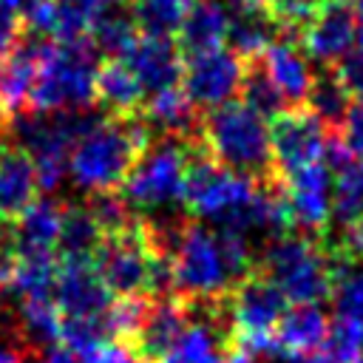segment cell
Listing matches in <instances>:
<instances>
[{"label":"cell","instance_id":"obj_25","mask_svg":"<svg viewBox=\"0 0 363 363\" xmlns=\"http://www.w3.org/2000/svg\"><path fill=\"white\" fill-rule=\"evenodd\" d=\"M88 37H91V43H94V48L99 51L102 60H125L128 51L139 40V28L133 23L130 6L111 3L102 11V17L94 23Z\"/></svg>","mask_w":363,"mask_h":363},{"label":"cell","instance_id":"obj_32","mask_svg":"<svg viewBox=\"0 0 363 363\" xmlns=\"http://www.w3.org/2000/svg\"><path fill=\"white\" fill-rule=\"evenodd\" d=\"M88 207V213L94 216L102 238L122 233L128 224H133V218L139 213H133L130 201L122 196V190H99V193H88V199L82 201Z\"/></svg>","mask_w":363,"mask_h":363},{"label":"cell","instance_id":"obj_43","mask_svg":"<svg viewBox=\"0 0 363 363\" xmlns=\"http://www.w3.org/2000/svg\"><path fill=\"white\" fill-rule=\"evenodd\" d=\"M354 11H357V43L363 45V0H354Z\"/></svg>","mask_w":363,"mask_h":363},{"label":"cell","instance_id":"obj_16","mask_svg":"<svg viewBox=\"0 0 363 363\" xmlns=\"http://www.w3.org/2000/svg\"><path fill=\"white\" fill-rule=\"evenodd\" d=\"M40 199V179L28 150L0 139V221L14 224Z\"/></svg>","mask_w":363,"mask_h":363},{"label":"cell","instance_id":"obj_28","mask_svg":"<svg viewBox=\"0 0 363 363\" xmlns=\"http://www.w3.org/2000/svg\"><path fill=\"white\" fill-rule=\"evenodd\" d=\"M193 0H133L130 14L142 37L176 40Z\"/></svg>","mask_w":363,"mask_h":363},{"label":"cell","instance_id":"obj_21","mask_svg":"<svg viewBox=\"0 0 363 363\" xmlns=\"http://www.w3.org/2000/svg\"><path fill=\"white\" fill-rule=\"evenodd\" d=\"M227 28H230V17L224 14V9L216 0H193L179 34H176V45L182 51L184 60L224 48L227 43Z\"/></svg>","mask_w":363,"mask_h":363},{"label":"cell","instance_id":"obj_7","mask_svg":"<svg viewBox=\"0 0 363 363\" xmlns=\"http://www.w3.org/2000/svg\"><path fill=\"white\" fill-rule=\"evenodd\" d=\"M150 264L153 247L145 216H136L122 233L105 235L94 255V267L113 298L150 295Z\"/></svg>","mask_w":363,"mask_h":363},{"label":"cell","instance_id":"obj_26","mask_svg":"<svg viewBox=\"0 0 363 363\" xmlns=\"http://www.w3.org/2000/svg\"><path fill=\"white\" fill-rule=\"evenodd\" d=\"M352 102L354 99L346 94V88L337 82V77H335V71L329 65L323 71H315V85L309 91L306 108L318 116V122L323 125L326 136H340Z\"/></svg>","mask_w":363,"mask_h":363},{"label":"cell","instance_id":"obj_2","mask_svg":"<svg viewBox=\"0 0 363 363\" xmlns=\"http://www.w3.org/2000/svg\"><path fill=\"white\" fill-rule=\"evenodd\" d=\"M156 130L136 119H99L71 150L68 170L88 193L122 190L125 179L153 145Z\"/></svg>","mask_w":363,"mask_h":363},{"label":"cell","instance_id":"obj_41","mask_svg":"<svg viewBox=\"0 0 363 363\" xmlns=\"http://www.w3.org/2000/svg\"><path fill=\"white\" fill-rule=\"evenodd\" d=\"M34 349H28V346H0V363H26L28 360V354H31Z\"/></svg>","mask_w":363,"mask_h":363},{"label":"cell","instance_id":"obj_19","mask_svg":"<svg viewBox=\"0 0 363 363\" xmlns=\"http://www.w3.org/2000/svg\"><path fill=\"white\" fill-rule=\"evenodd\" d=\"M329 318L320 306H292L281 318L272 332V354H284L286 360L318 354L329 335Z\"/></svg>","mask_w":363,"mask_h":363},{"label":"cell","instance_id":"obj_12","mask_svg":"<svg viewBox=\"0 0 363 363\" xmlns=\"http://www.w3.org/2000/svg\"><path fill=\"white\" fill-rule=\"evenodd\" d=\"M286 201L295 221V233L320 238L332 218V173L323 162H315L286 179Z\"/></svg>","mask_w":363,"mask_h":363},{"label":"cell","instance_id":"obj_30","mask_svg":"<svg viewBox=\"0 0 363 363\" xmlns=\"http://www.w3.org/2000/svg\"><path fill=\"white\" fill-rule=\"evenodd\" d=\"M113 0H54V40L88 37L94 23Z\"/></svg>","mask_w":363,"mask_h":363},{"label":"cell","instance_id":"obj_27","mask_svg":"<svg viewBox=\"0 0 363 363\" xmlns=\"http://www.w3.org/2000/svg\"><path fill=\"white\" fill-rule=\"evenodd\" d=\"M278 37H281V31L275 28V23L267 17V11H264V9L238 11V14L230 20L224 48H230L238 60L264 57V54H267V48H269Z\"/></svg>","mask_w":363,"mask_h":363},{"label":"cell","instance_id":"obj_11","mask_svg":"<svg viewBox=\"0 0 363 363\" xmlns=\"http://www.w3.org/2000/svg\"><path fill=\"white\" fill-rule=\"evenodd\" d=\"M45 43L48 37L26 31L14 45V51L0 62V133H9V128L23 113H28Z\"/></svg>","mask_w":363,"mask_h":363},{"label":"cell","instance_id":"obj_14","mask_svg":"<svg viewBox=\"0 0 363 363\" xmlns=\"http://www.w3.org/2000/svg\"><path fill=\"white\" fill-rule=\"evenodd\" d=\"M357 43V11L354 0H326L315 20L301 31L298 45L309 60L335 62Z\"/></svg>","mask_w":363,"mask_h":363},{"label":"cell","instance_id":"obj_22","mask_svg":"<svg viewBox=\"0 0 363 363\" xmlns=\"http://www.w3.org/2000/svg\"><path fill=\"white\" fill-rule=\"evenodd\" d=\"M62 204L51 199H37L14 224L17 252H57V238L62 227Z\"/></svg>","mask_w":363,"mask_h":363},{"label":"cell","instance_id":"obj_5","mask_svg":"<svg viewBox=\"0 0 363 363\" xmlns=\"http://www.w3.org/2000/svg\"><path fill=\"white\" fill-rule=\"evenodd\" d=\"M289 301L281 286L255 264L241 281L227 289L230 337L250 346L255 354H272V332L286 315Z\"/></svg>","mask_w":363,"mask_h":363},{"label":"cell","instance_id":"obj_24","mask_svg":"<svg viewBox=\"0 0 363 363\" xmlns=\"http://www.w3.org/2000/svg\"><path fill=\"white\" fill-rule=\"evenodd\" d=\"M235 99L244 102L261 119H275L286 108V99L278 91V85L272 82L264 57L241 60V82H238Z\"/></svg>","mask_w":363,"mask_h":363},{"label":"cell","instance_id":"obj_1","mask_svg":"<svg viewBox=\"0 0 363 363\" xmlns=\"http://www.w3.org/2000/svg\"><path fill=\"white\" fill-rule=\"evenodd\" d=\"M199 136L224 170L252 182L255 187L286 184V179L275 170L269 133L264 130L261 116H255L244 102L230 99L218 108L204 111Z\"/></svg>","mask_w":363,"mask_h":363},{"label":"cell","instance_id":"obj_45","mask_svg":"<svg viewBox=\"0 0 363 363\" xmlns=\"http://www.w3.org/2000/svg\"><path fill=\"white\" fill-rule=\"evenodd\" d=\"M113 3H119V6H130L133 0H113Z\"/></svg>","mask_w":363,"mask_h":363},{"label":"cell","instance_id":"obj_35","mask_svg":"<svg viewBox=\"0 0 363 363\" xmlns=\"http://www.w3.org/2000/svg\"><path fill=\"white\" fill-rule=\"evenodd\" d=\"M337 77V82L346 88L352 99H363V45L357 43L352 51H346L340 60L329 65Z\"/></svg>","mask_w":363,"mask_h":363},{"label":"cell","instance_id":"obj_9","mask_svg":"<svg viewBox=\"0 0 363 363\" xmlns=\"http://www.w3.org/2000/svg\"><path fill=\"white\" fill-rule=\"evenodd\" d=\"M326 145V130L306 105H286L275 119H269V147L278 176L292 173L320 162Z\"/></svg>","mask_w":363,"mask_h":363},{"label":"cell","instance_id":"obj_18","mask_svg":"<svg viewBox=\"0 0 363 363\" xmlns=\"http://www.w3.org/2000/svg\"><path fill=\"white\" fill-rule=\"evenodd\" d=\"M94 108L105 119L142 116L145 91L125 60H99L94 74Z\"/></svg>","mask_w":363,"mask_h":363},{"label":"cell","instance_id":"obj_29","mask_svg":"<svg viewBox=\"0 0 363 363\" xmlns=\"http://www.w3.org/2000/svg\"><path fill=\"white\" fill-rule=\"evenodd\" d=\"M57 267H60L57 252H17V264H14V275H11L9 289L20 292L23 298L51 295Z\"/></svg>","mask_w":363,"mask_h":363},{"label":"cell","instance_id":"obj_40","mask_svg":"<svg viewBox=\"0 0 363 363\" xmlns=\"http://www.w3.org/2000/svg\"><path fill=\"white\" fill-rule=\"evenodd\" d=\"M255 357L258 354L250 346H244L241 340H235V337H227L221 343V363H252Z\"/></svg>","mask_w":363,"mask_h":363},{"label":"cell","instance_id":"obj_4","mask_svg":"<svg viewBox=\"0 0 363 363\" xmlns=\"http://www.w3.org/2000/svg\"><path fill=\"white\" fill-rule=\"evenodd\" d=\"M258 267L281 286L292 306H318L323 301H335V292L343 284L320 241L303 233L272 238L258 258Z\"/></svg>","mask_w":363,"mask_h":363},{"label":"cell","instance_id":"obj_42","mask_svg":"<svg viewBox=\"0 0 363 363\" xmlns=\"http://www.w3.org/2000/svg\"><path fill=\"white\" fill-rule=\"evenodd\" d=\"M238 11H252V9H264V0H233Z\"/></svg>","mask_w":363,"mask_h":363},{"label":"cell","instance_id":"obj_37","mask_svg":"<svg viewBox=\"0 0 363 363\" xmlns=\"http://www.w3.org/2000/svg\"><path fill=\"white\" fill-rule=\"evenodd\" d=\"M23 34H26L23 17L6 0H0V62L14 51V45L20 43Z\"/></svg>","mask_w":363,"mask_h":363},{"label":"cell","instance_id":"obj_39","mask_svg":"<svg viewBox=\"0 0 363 363\" xmlns=\"http://www.w3.org/2000/svg\"><path fill=\"white\" fill-rule=\"evenodd\" d=\"M14 264H17L14 233H11V224L0 221V289H9L11 275H14Z\"/></svg>","mask_w":363,"mask_h":363},{"label":"cell","instance_id":"obj_33","mask_svg":"<svg viewBox=\"0 0 363 363\" xmlns=\"http://www.w3.org/2000/svg\"><path fill=\"white\" fill-rule=\"evenodd\" d=\"M221 337L207 326H190L182 340L156 363H221Z\"/></svg>","mask_w":363,"mask_h":363},{"label":"cell","instance_id":"obj_3","mask_svg":"<svg viewBox=\"0 0 363 363\" xmlns=\"http://www.w3.org/2000/svg\"><path fill=\"white\" fill-rule=\"evenodd\" d=\"M99 51L91 37L79 40H48L40 57L37 82L31 91L28 113H71L94 108V74Z\"/></svg>","mask_w":363,"mask_h":363},{"label":"cell","instance_id":"obj_15","mask_svg":"<svg viewBox=\"0 0 363 363\" xmlns=\"http://www.w3.org/2000/svg\"><path fill=\"white\" fill-rule=\"evenodd\" d=\"M51 298L62 318H96L113 301L94 261H60Z\"/></svg>","mask_w":363,"mask_h":363},{"label":"cell","instance_id":"obj_46","mask_svg":"<svg viewBox=\"0 0 363 363\" xmlns=\"http://www.w3.org/2000/svg\"><path fill=\"white\" fill-rule=\"evenodd\" d=\"M0 136H6V133H0Z\"/></svg>","mask_w":363,"mask_h":363},{"label":"cell","instance_id":"obj_8","mask_svg":"<svg viewBox=\"0 0 363 363\" xmlns=\"http://www.w3.org/2000/svg\"><path fill=\"white\" fill-rule=\"evenodd\" d=\"M184 142L173 136L153 139V145L145 150V156L122 184V196L130 201V207H156L182 196Z\"/></svg>","mask_w":363,"mask_h":363},{"label":"cell","instance_id":"obj_17","mask_svg":"<svg viewBox=\"0 0 363 363\" xmlns=\"http://www.w3.org/2000/svg\"><path fill=\"white\" fill-rule=\"evenodd\" d=\"M128 68L139 79L145 96H153L159 91L182 85V71H184V57L176 45V40H162V37H142L125 57Z\"/></svg>","mask_w":363,"mask_h":363},{"label":"cell","instance_id":"obj_6","mask_svg":"<svg viewBox=\"0 0 363 363\" xmlns=\"http://www.w3.org/2000/svg\"><path fill=\"white\" fill-rule=\"evenodd\" d=\"M230 289L218 238L199 218H182L173 247V292L179 298H216Z\"/></svg>","mask_w":363,"mask_h":363},{"label":"cell","instance_id":"obj_44","mask_svg":"<svg viewBox=\"0 0 363 363\" xmlns=\"http://www.w3.org/2000/svg\"><path fill=\"white\" fill-rule=\"evenodd\" d=\"M26 363H48V360H37V357L31 360V354H28V360H26Z\"/></svg>","mask_w":363,"mask_h":363},{"label":"cell","instance_id":"obj_13","mask_svg":"<svg viewBox=\"0 0 363 363\" xmlns=\"http://www.w3.org/2000/svg\"><path fill=\"white\" fill-rule=\"evenodd\" d=\"M190 329L187 306L179 295H156L147 298L145 318L139 323V332L130 343V352L136 363H156L162 360Z\"/></svg>","mask_w":363,"mask_h":363},{"label":"cell","instance_id":"obj_34","mask_svg":"<svg viewBox=\"0 0 363 363\" xmlns=\"http://www.w3.org/2000/svg\"><path fill=\"white\" fill-rule=\"evenodd\" d=\"M323 3L326 0H264V11L275 23V28L281 31V37L298 40L301 31L323 9Z\"/></svg>","mask_w":363,"mask_h":363},{"label":"cell","instance_id":"obj_38","mask_svg":"<svg viewBox=\"0 0 363 363\" xmlns=\"http://www.w3.org/2000/svg\"><path fill=\"white\" fill-rule=\"evenodd\" d=\"M340 139H343V145L357 159H363V99H354L352 102L349 116H346V125L340 130Z\"/></svg>","mask_w":363,"mask_h":363},{"label":"cell","instance_id":"obj_36","mask_svg":"<svg viewBox=\"0 0 363 363\" xmlns=\"http://www.w3.org/2000/svg\"><path fill=\"white\" fill-rule=\"evenodd\" d=\"M335 315L357 323L363 329V272L346 278L335 292Z\"/></svg>","mask_w":363,"mask_h":363},{"label":"cell","instance_id":"obj_31","mask_svg":"<svg viewBox=\"0 0 363 363\" xmlns=\"http://www.w3.org/2000/svg\"><path fill=\"white\" fill-rule=\"evenodd\" d=\"M20 323L26 329L28 343H60L62 312L57 309L51 295H28L20 301Z\"/></svg>","mask_w":363,"mask_h":363},{"label":"cell","instance_id":"obj_20","mask_svg":"<svg viewBox=\"0 0 363 363\" xmlns=\"http://www.w3.org/2000/svg\"><path fill=\"white\" fill-rule=\"evenodd\" d=\"M267 71L272 77V82L278 85V91L284 94L286 105H306L309 91L315 85V71L309 57L301 51L298 40L292 37H278L267 54H264Z\"/></svg>","mask_w":363,"mask_h":363},{"label":"cell","instance_id":"obj_10","mask_svg":"<svg viewBox=\"0 0 363 363\" xmlns=\"http://www.w3.org/2000/svg\"><path fill=\"white\" fill-rule=\"evenodd\" d=\"M241 82V60L230 48H216L184 60L182 91L204 113L235 99Z\"/></svg>","mask_w":363,"mask_h":363},{"label":"cell","instance_id":"obj_23","mask_svg":"<svg viewBox=\"0 0 363 363\" xmlns=\"http://www.w3.org/2000/svg\"><path fill=\"white\" fill-rule=\"evenodd\" d=\"M102 233L88 213L85 204L65 201L62 204V227L57 238V258L60 261H94Z\"/></svg>","mask_w":363,"mask_h":363}]
</instances>
